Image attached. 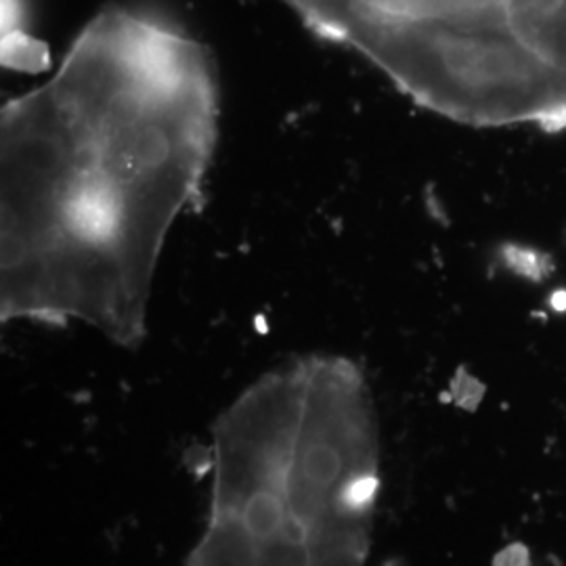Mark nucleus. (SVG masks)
<instances>
[{
  "mask_svg": "<svg viewBox=\"0 0 566 566\" xmlns=\"http://www.w3.org/2000/svg\"><path fill=\"white\" fill-rule=\"evenodd\" d=\"M221 82L208 46L122 7L0 114V308L145 334L151 283L214 158Z\"/></svg>",
  "mask_w": 566,
  "mask_h": 566,
  "instance_id": "nucleus-1",
  "label": "nucleus"
},
{
  "mask_svg": "<svg viewBox=\"0 0 566 566\" xmlns=\"http://www.w3.org/2000/svg\"><path fill=\"white\" fill-rule=\"evenodd\" d=\"M214 446L212 518L189 566H364L380 479L357 365L308 357L266 374Z\"/></svg>",
  "mask_w": 566,
  "mask_h": 566,
  "instance_id": "nucleus-2",
  "label": "nucleus"
},
{
  "mask_svg": "<svg viewBox=\"0 0 566 566\" xmlns=\"http://www.w3.org/2000/svg\"><path fill=\"white\" fill-rule=\"evenodd\" d=\"M426 109L566 130V0H282Z\"/></svg>",
  "mask_w": 566,
  "mask_h": 566,
  "instance_id": "nucleus-3",
  "label": "nucleus"
}]
</instances>
